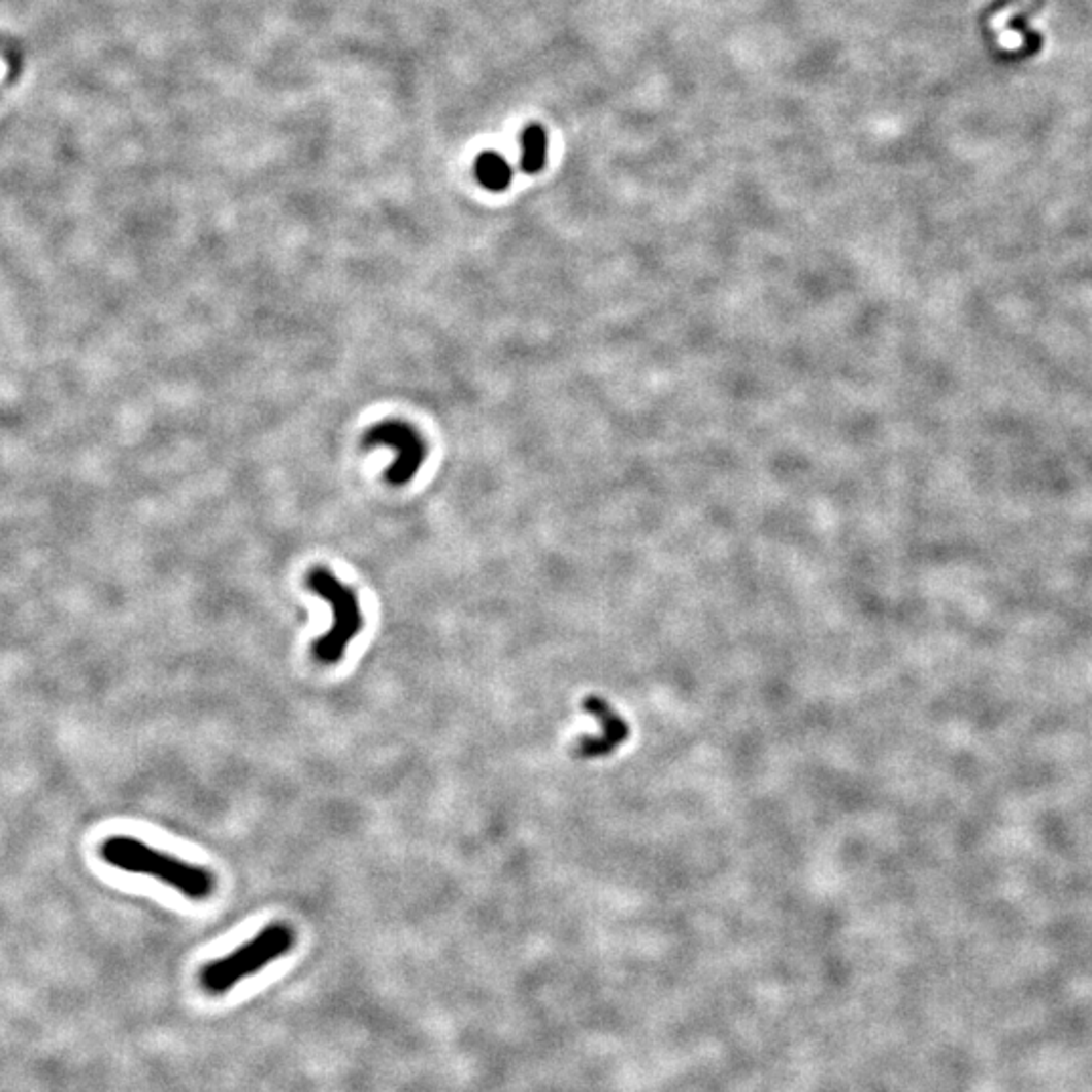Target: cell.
<instances>
[{"label":"cell","instance_id":"obj_6","mask_svg":"<svg viewBox=\"0 0 1092 1092\" xmlns=\"http://www.w3.org/2000/svg\"><path fill=\"white\" fill-rule=\"evenodd\" d=\"M475 178L477 183L488 189V191H494V193H500V191H506L512 183V168L510 164L506 162V158L496 155V153H482L479 157L475 158Z\"/></svg>","mask_w":1092,"mask_h":1092},{"label":"cell","instance_id":"obj_4","mask_svg":"<svg viewBox=\"0 0 1092 1092\" xmlns=\"http://www.w3.org/2000/svg\"><path fill=\"white\" fill-rule=\"evenodd\" d=\"M364 445H389L395 452V462L387 469V479L395 486L409 482L425 460V445L419 433L403 421H385L374 425L366 433Z\"/></svg>","mask_w":1092,"mask_h":1092},{"label":"cell","instance_id":"obj_8","mask_svg":"<svg viewBox=\"0 0 1092 1092\" xmlns=\"http://www.w3.org/2000/svg\"><path fill=\"white\" fill-rule=\"evenodd\" d=\"M6 75V65L0 61V79Z\"/></svg>","mask_w":1092,"mask_h":1092},{"label":"cell","instance_id":"obj_3","mask_svg":"<svg viewBox=\"0 0 1092 1092\" xmlns=\"http://www.w3.org/2000/svg\"><path fill=\"white\" fill-rule=\"evenodd\" d=\"M306 585L332 609L330 629L313 641V658L320 664H338L344 658L351 641L363 629V614H361L359 599L351 587L340 583L332 572L322 567H316L308 572Z\"/></svg>","mask_w":1092,"mask_h":1092},{"label":"cell","instance_id":"obj_7","mask_svg":"<svg viewBox=\"0 0 1092 1092\" xmlns=\"http://www.w3.org/2000/svg\"><path fill=\"white\" fill-rule=\"evenodd\" d=\"M547 153H549V138L542 126L530 124L522 132V157L521 168L526 174H536L547 164Z\"/></svg>","mask_w":1092,"mask_h":1092},{"label":"cell","instance_id":"obj_2","mask_svg":"<svg viewBox=\"0 0 1092 1092\" xmlns=\"http://www.w3.org/2000/svg\"><path fill=\"white\" fill-rule=\"evenodd\" d=\"M296 942V933L286 923H273L261 929L258 935L239 949L214 959L201 969L199 982L208 995H223L256 975L269 963L288 955Z\"/></svg>","mask_w":1092,"mask_h":1092},{"label":"cell","instance_id":"obj_1","mask_svg":"<svg viewBox=\"0 0 1092 1092\" xmlns=\"http://www.w3.org/2000/svg\"><path fill=\"white\" fill-rule=\"evenodd\" d=\"M100 856L118 870L157 879L191 900H205L214 890V876L207 868L164 854L132 835L105 837L100 843Z\"/></svg>","mask_w":1092,"mask_h":1092},{"label":"cell","instance_id":"obj_5","mask_svg":"<svg viewBox=\"0 0 1092 1092\" xmlns=\"http://www.w3.org/2000/svg\"><path fill=\"white\" fill-rule=\"evenodd\" d=\"M583 706L589 710V715H595L601 721L603 736L601 738H583L578 740V747L574 749V755L578 759H595L609 755L614 749H618L625 738L629 736V728L624 719L614 710L609 702H605L599 696H587Z\"/></svg>","mask_w":1092,"mask_h":1092}]
</instances>
